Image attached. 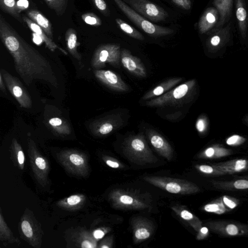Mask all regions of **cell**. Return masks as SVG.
I'll list each match as a JSON object with an SVG mask.
<instances>
[{"label": "cell", "mask_w": 248, "mask_h": 248, "mask_svg": "<svg viewBox=\"0 0 248 248\" xmlns=\"http://www.w3.org/2000/svg\"><path fill=\"white\" fill-rule=\"evenodd\" d=\"M95 247V246L93 245L91 242L87 240H84L81 243V247L83 248H92Z\"/></svg>", "instance_id": "46"}, {"label": "cell", "mask_w": 248, "mask_h": 248, "mask_svg": "<svg viewBox=\"0 0 248 248\" xmlns=\"http://www.w3.org/2000/svg\"><path fill=\"white\" fill-rule=\"evenodd\" d=\"M122 12L138 27L148 35L158 38L172 34L170 28L156 25L133 10L122 0H113Z\"/></svg>", "instance_id": "4"}, {"label": "cell", "mask_w": 248, "mask_h": 248, "mask_svg": "<svg viewBox=\"0 0 248 248\" xmlns=\"http://www.w3.org/2000/svg\"><path fill=\"white\" fill-rule=\"evenodd\" d=\"M207 127V121L204 116H200L196 123V128L197 131L201 133H203Z\"/></svg>", "instance_id": "28"}, {"label": "cell", "mask_w": 248, "mask_h": 248, "mask_svg": "<svg viewBox=\"0 0 248 248\" xmlns=\"http://www.w3.org/2000/svg\"><path fill=\"white\" fill-rule=\"evenodd\" d=\"M128 6L146 18L155 22L164 20L167 12L158 5L148 0H122Z\"/></svg>", "instance_id": "6"}, {"label": "cell", "mask_w": 248, "mask_h": 248, "mask_svg": "<svg viewBox=\"0 0 248 248\" xmlns=\"http://www.w3.org/2000/svg\"><path fill=\"white\" fill-rule=\"evenodd\" d=\"M172 1L179 7L185 10H189L191 6L190 0H172Z\"/></svg>", "instance_id": "32"}, {"label": "cell", "mask_w": 248, "mask_h": 248, "mask_svg": "<svg viewBox=\"0 0 248 248\" xmlns=\"http://www.w3.org/2000/svg\"><path fill=\"white\" fill-rule=\"evenodd\" d=\"M0 73L5 85L20 106L25 108H31L32 104L31 97L18 78L3 69H0Z\"/></svg>", "instance_id": "8"}, {"label": "cell", "mask_w": 248, "mask_h": 248, "mask_svg": "<svg viewBox=\"0 0 248 248\" xmlns=\"http://www.w3.org/2000/svg\"><path fill=\"white\" fill-rule=\"evenodd\" d=\"M236 16L241 37L246 38L248 27V16L245 0H235Z\"/></svg>", "instance_id": "20"}, {"label": "cell", "mask_w": 248, "mask_h": 248, "mask_svg": "<svg viewBox=\"0 0 248 248\" xmlns=\"http://www.w3.org/2000/svg\"><path fill=\"white\" fill-rule=\"evenodd\" d=\"M119 28L129 36L140 41L144 40L143 35L127 23L120 18L115 19Z\"/></svg>", "instance_id": "24"}, {"label": "cell", "mask_w": 248, "mask_h": 248, "mask_svg": "<svg viewBox=\"0 0 248 248\" xmlns=\"http://www.w3.org/2000/svg\"><path fill=\"white\" fill-rule=\"evenodd\" d=\"M146 133L150 143L156 152L168 161L171 160L173 157V151L165 138L151 129L147 130Z\"/></svg>", "instance_id": "12"}, {"label": "cell", "mask_w": 248, "mask_h": 248, "mask_svg": "<svg viewBox=\"0 0 248 248\" xmlns=\"http://www.w3.org/2000/svg\"><path fill=\"white\" fill-rule=\"evenodd\" d=\"M234 186L237 189H245L248 188V181L239 180L235 182Z\"/></svg>", "instance_id": "34"}, {"label": "cell", "mask_w": 248, "mask_h": 248, "mask_svg": "<svg viewBox=\"0 0 248 248\" xmlns=\"http://www.w3.org/2000/svg\"><path fill=\"white\" fill-rule=\"evenodd\" d=\"M81 201V198L78 195H72L67 199V202L71 205H74L78 204Z\"/></svg>", "instance_id": "35"}, {"label": "cell", "mask_w": 248, "mask_h": 248, "mask_svg": "<svg viewBox=\"0 0 248 248\" xmlns=\"http://www.w3.org/2000/svg\"><path fill=\"white\" fill-rule=\"evenodd\" d=\"M199 170L204 173H210L213 172V168L207 165H201L199 167Z\"/></svg>", "instance_id": "41"}, {"label": "cell", "mask_w": 248, "mask_h": 248, "mask_svg": "<svg viewBox=\"0 0 248 248\" xmlns=\"http://www.w3.org/2000/svg\"><path fill=\"white\" fill-rule=\"evenodd\" d=\"M106 163L109 167L114 169H117L122 167V165L115 160H112L110 159H107L106 161Z\"/></svg>", "instance_id": "37"}, {"label": "cell", "mask_w": 248, "mask_h": 248, "mask_svg": "<svg viewBox=\"0 0 248 248\" xmlns=\"http://www.w3.org/2000/svg\"><path fill=\"white\" fill-rule=\"evenodd\" d=\"M231 24L222 28L207 39L206 46L209 50L215 51L218 50L227 43L230 36Z\"/></svg>", "instance_id": "15"}, {"label": "cell", "mask_w": 248, "mask_h": 248, "mask_svg": "<svg viewBox=\"0 0 248 248\" xmlns=\"http://www.w3.org/2000/svg\"><path fill=\"white\" fill-rule=\"evenodd\" d=\"M69 160L73 165L81 166L84 163V160L81 156L77 154H72L69 156Z\"/></svg>", "instance_id": "30"}, {"label": "cell", "mask_w": 248, "mask_h": 248, "mask_svg": "<svg viewBox=\"0 0 248 248\" xmlns=\"http://www.w3.org/2000/svg\"><path fill=\"white\" fill-rule=\"evenodd\" d=\"M123 149L125 156L134 163L144 165L153 163L156 160L142 134L131 135L125 139Z\"/></svg>", "instance_id": "2"}, {"label": "cell", "mask_w": 248, "mask_h": 248, "mask_svg": "<svg viewBox=\"0 0 248 248\" xmlns=\"http://www.w3.org/2000/svg\"><path fill=\"white\" fill-rule=\"evenodd\" d=\"M246 165V161L245 160H238L236 162L235 170H239L245 168Z\"/></svg>", "instance_id": "39"}, {"label": "cell", "mask_w": 248, "mask_h": 248, "mask_svg": "<svg viewBox=\"0 0 248 248\" xmlns=\"http://www.w3.org/2000/svg\"><path fill=\"white\" fill-rule=\"evenodd\" d=\"M123 124V120L121 116L119 114H113L99 121L96 128L99 134L105 135L121 127Z\"/></svg>", "instance_id": "18"}, {"label": "cell", "mask_w": 248, "mask_h": 248, "mask_svg": "<svg viewBox=\"0 0 248 248\" xmlns=\"http://www.w3.org/2000/svg\"><path fill=\"white\" fill-rule=\"evenodd\" d=\"M196 85V80L190 79L172 89L161 96L146 102L150 107L181 105L188 102Z\"/></svg>", "instance_id": "3"}, {"label": "cell", "mask_w": 248, "mask_h": 248, "mask_svg": "<svg viewBox=\"0 0 248 248\" xmlns=\"http://www.w3.org/2000/svg\"><path fill=\"white\" fill-rule=\"evenodd\" d=\"M245 123L248 125V114L244 119Z\"/></svg>", "instance_id": "50"}, {"label": "cell", "mask_w": 248, "mask_h": 248, "mask_svg": "<svg viewBox=\"0 0 248 248\" xmlns=\"http://www.w3.org/2000/svg\"><path fill=\"white\" fill-rule=\"evenodd\" d=\"M0 38L13 58L16 72L27 85L37 79L58 87L57 78L49 61L28 43L2 15H0Z\"/></svg>", "instance_id": "1"}, {"label": "cell", "mask_w": 248, "mask_h": 248, "mask_svg": "<svg viewBox=\"0 0 248 248\" xmlns=\"http://www.w3.org/2000/svg\"><path fill=\"white\" fill-rule=\"evenodd\" d=\"M147 182L168 192L181 195L189 194L196 192L197 187L185 180L162 176H145Z\"/></svg>", "instance_id": "5"}, {"label": "cell", "mask_w": 248, "mask_h": 248, "mask_svg": "<svg viewBox=\"0 0 248 248\" xmlns=\"http://www.w3.org/2000/svg\"><path fill=\"white\" fill-rule=\"evenodd\" d=\"M26 13L27 16L39 26L49 38H53L51 24L40 11L31 9Z\"/></svg>", "instance_id": "21"}, {"label": "cell", "mask_w": 248, "mask_h": 248, "mask_svg": "<svg viewBox=\"0 0 248 248\" xmlns=\"http://www.w3.org/2000/svg\"><path fill=\"white\" fill-rule=\"evenodd\" d=\"M77 35L76 31L69 28L65 33V41L67 48L71 55L78 60H81V56L78 51Z\"/></svg>", "instance_id": "23"}, {"label": "cell", "mask_w": 248, "mask_h": 248, "mask_svg": "<svg viewBox=\"0 0 248 248\" xmlns=\"http://www.w3.org/2000/svg\"><path fill=\"white\" fill-rule=\"evenodd\" d=\"M35 164L40 170L46 168V162L44 159L41 157H38L35 159Z\"/></svg>", "instance_id": "36"}, {"label": "cell", "mask_w": 248, "mask_h": 248, "mask_svg": "<svg viewBox=\"0 0 248 248\" xmlns=\"http://www.w3.org/2000/svg\"><path fill=\"white\" fill-rule=\"evenodd\" d=\"M120 61L124 68L130 74L140 78L147 76V71L141 60L133 55L130 51L123 48L121 50Z\"/></svg>", "instance_id": "10"}, {"label": "cell", "mask_w": 248, "mask_h": 248, "mask_svg": "<svg viewBox=\"0 0 248 248\" xmlns=\"http://www.w3.org/2000/svg\"><path fill=\"white\" fill-rule=\"evenodd\" d=\"M4 80L1 74L0 73V87L1 91L3 92H5V86L4 84H3Z\"/></svg>", "instance_id": "48"}, {"label": "cell", "mask_w": 248, "mask_h": 248, "mask_svg": "<svg viewBox=\"0 0 248 248\" xmlns=\"http://www.w3.org/2000/svg\"><path fill=\"white\" fill-rule=\"evenodd\" d=\"M21 229L23 233L27 237H31L33 235V232L30 223L26 220L22 221Z\"/></svg>", "instance_id": "31"}, {"label": "cell", "mask_w": 248, "mask_h": 248, "mask_svg": "<svg viewBox=\"0 0 248 248\" xmlns=\"http://www.w3.org/2000/svg\"><path fill=\"white\" fill-rule=\"evenodd\" d=\"M82 19L87 24L93 26H100L102 24L100 18L92 13H86L81 16Z\"/></svg>", "instance_id": "26"}, {"label": "cell", "mask_w": 248, "mask_h": 248, "mask_svg": "<svg viewBox=\"0 0 248 248\" xmlns=\"http://www.w3.org/2000/svg\"><path fill=\"white\" fill-rule=\"evenodd\" d=\"M22 18L24 22L27 25L30 30L41 38L45 43L46 47L50 50L54 51L56 49H59L65 54H67L66 52L57 45V44L52 41V39L47 35L39 26L32 21L28 16H22Z\"/></svg>", "instance_id": "19"}, {"label": "cell", "mask_w": 248, "mask_h": 248, "mask_svg": "<svg viewBox=\"0 0 248 248\" xmlns=\"http://www.w3.org/2000/svg\"><path fill=\"white\" fill-rule=\"evenodd\" d=\"M93 236L97 239L102 238L105 235V232L101 230H96L93 233Z\"/></svg>", "instance_id": "43"}, {"label": "cell", "mask_w": 248, "mask_h": 248, "mask_svg": "<svg viewBox=\"0 0 248 248\" xmlns=\"http://www.w3.org/2000/svg\"><path fill=\"white\" fill-rule=\"evenodd\" d=\"M204 210L207 212H216L219 210L218 206L216 204H210L205 205Z\"/></svg>", "instance_id": "40"}, {"label": "cell", "mask_w": 248, "mask_h": 248, "mask_svg": "<svg viewBox=\"0 0 248 248\" xmlns=\"http://www.w3.org/2000/svg\"><path fill=\"white\" fill-rule=\"evenodd\" d=\"M49 8L58 16L63 15L68 5V0H44Z\"/></svg>", "instance_id": "25"}, {"label": "cell", "mask_w": 248, "mask_h": 248, "mask_svg": "<svg viewBox=\"0 0 248 248\" xmlns=\"http://www.w3.org/2000/svg\"><path fill=\"white\" fill-rule=\"evenodd\" d=\"M227 232L231 235H235L238 233V229L236 226L233 224L228 225L226 227Z\"/></svg>", "instance_id": "38"}, {"label": "cell", "mask_w": 248, "mask_h": 248, "mask_svg": "<svg viewBox=\"0 0 248 248\" xmlns=\"http://www.w3.org/2000/svg\"><path fill=\"white\" fill-rule=\"evenodd\" d=\"M223 201L224 203L231 208H233L236 205L233 202L231 201L226 197L223 198Z\"/></svg>", "instance_id": "44"}, {"label": "cell", "mask_w": 248, "mask_h": 248, "mask_svg": "<svg viewBox=\"0 0 248 248\" xmlns=\"http://www.w3.org/2000/svg\"><path fill=\"white\" fill-rule=\"evenodd\" d=\"M17 159L20 164H23L24 162V155L23 152L21 150L19 151L18 152Z\"/></svg>", "instance_id": "45"}, {"label": "cell", "mask_w": 248, "mask_h": 248, "mask_svg": "<svg viewBox=\"0 0 248 248\" xmlns=\"http://www.w3.org/2000/svg\"><path fill=\"white\" fill-rule=\"evenodd\" d=\"M200 232L202 234H205L208 232V229L206 227H202L201 229Z\"/></svg>", "instance_id": "49"}, {"label": "cell", "mask_w": 248, "mask_h": 248, "mask_svg": "<svg viewBox=\"0 0 248 248\" xmlns=\"http://www.w3.org/2000/svg\"><path fill=\"white\" fill-rule=\"evenodd\" d=\"M213 2L218 12L219 19L211 33L221 29L224 24L230 19L233 5V0H213Z\"/></svg>", "instance_id": "14"}, {"label": "cell", "mask_w": 248, "mask_h": 248, "mask_svg": "<svg viewBox=\"0 0 248 248\" xmlns=\"http://www.w3.org/2000/svg\"><path fill=\"white\" fill-rule=\"evenodd\" d=\"M96 8L105 16H108L110 11L104 0H92Z\"/></svg>", "instance_id": "27"}, {"label": "cell", "mask_w": 248, "mask_h": 248, "mask_svg": "<svg viewBox=\"0 0 248 248\" xmlns=\"http://www.w3.org/2000/svg\"><path fill=\"white\" fill-rule=\"evenodd\" d=\"M94 74L96 78L109 88L119 92L128 91L127 85L115 73L106 70H96Z\"/></svg>", "instance_id": "11"}, {"label": "cell", "mask_w": 248, "mask_h": 248, "mask_svg": "<svg viewBox=\"0 0 248 248\" xmlns=\"http://www.w3.org/2000/svg\"><path fill=\"white\" fill-rule=\"evenodd\" d=\"M0 8L4 13L9 14L19 22H24L16 0H0Z\"/></svg>", "instance_id": "22"}, {"label": "cell", "mask_w": 248, "mask_h": 248, "mask_svg": "<svg viewBox=\"0 0 248 248\" xmlns=\"http://www.w3.org/2000/svg\"><path fill=\"white\" fill-rule=\"evenodd\" d=\"M219 19V14L216 8H208L203 13L198 24V28L201 34L208 31L215 25Z\"/></svg>", "instance_id": "16"}, {"label": "cell", "mask_w": 248, "mask_h": 248, "mask_svg": "<svg viewBox=\"0 0 248 248\" xmlns=\"http://www.w3.org/2000/svg\"><path fill=\"white\" fill-rule=\"evenodd\" d=\"M120 46L107 44L101 45L95 51L92 60V65L95 68H103L108 63L118 66L120 61Z\"/></svg>", "instance_id": "7"}, {"label": "cell", "mask_w": 248, "mask_h": 248, "mask_svg": "<svg viewBox=\"0 0 248 248\" xmlns=\"http://www.w3.org/2000/svg\"><path fill=\"white\" fill-rule=\"evenodd\" d=\"M182 79L181 78H172L164 80L144 94L141 99L150 100L155 97L161 96L173 89Z\"/></svg>", "instance_id": "17"}, {"label": "cell", "mask_w": 248, "mask_h": 248, "mask_svg": "<svg viewBox=\"0 0 248 248\" xmlns=\"http://www.w3.org/2000/svg\"><path fill=\"white\" fill-rule=\"evenodd\" d=\"M111 198L114 206L120 209L141 210L148 207L143 201L122 190L114 191Z\"/></svg>", "instance_id": "9"}, {"label": "cell", "mask_w": 248, "mask_h": 248, "mask_svg": "<svg viewBox=\"0 0 248 248\" xmlns=\"http://www.w3.org/2000/svg\"><path fill=\"white\" fill-rule=\"evenodd\" d=\"M17 3V6L19 11L24 8H26L28 6V2L27 0H19Z\"/></svg>", "instance_id": "42"}, {"label": "cell", "mask_w": 248, "mask_h": 248, "mask_svg": "<svg viewBox=\"0 0 248 248\" xmlns=\"http://www.w3.org/2000/svg\"><path fill=\"white\" fill-rule=\"evenodd\" d=\"M49 124L55 130H58L62 128H66L65 124H63V121L58 117L52 118L49 121Z\"/></svg>", "instance_id": "29"}, {"label": "cell", "mask_w": 248, "mask_h": 248, "mask_svg": "<svg viewBox=\"0 0 248 248\" xmlns=\"http://www.w3.org/2000/svg\"><path fill=\"white\" fill-rule=\"evenodd\" d=\"M244 139L237 135H234L229 137L226 140V143L228 145H233L238 144L241 141L244 140Z\"/></svg>", "instance_id": "33"}, {"label": "cell", "mask_w": 248, "mask_h": 248, "mask_svg": "<svg viewBox=\"0 0 248 248\" xmlns=\"http://www.w3.org/2000/svg\"><path fill=\"white\" fill-rule=\"evenodd\" d=\"M133 240L138 243L151 237L154 232L153 225L146 218L134 217L132 219Z\"/></svg>", "instance_id": "13"}, {"label": "cell", "mask_w": 248, "mask_h": 248, "mask_svg": "<svg viewBox=\"0 0 248 248\" xmlns=\"http://www.w3.org/2000/svg\"><path fill=\"white\" fill-rule=\"evenodd\" d=\"M215 151L213 148L209 147L205 151V154L208 157L212 156L214 154Z\"/></svg>", "instance_id": "47"}]
</instances>
